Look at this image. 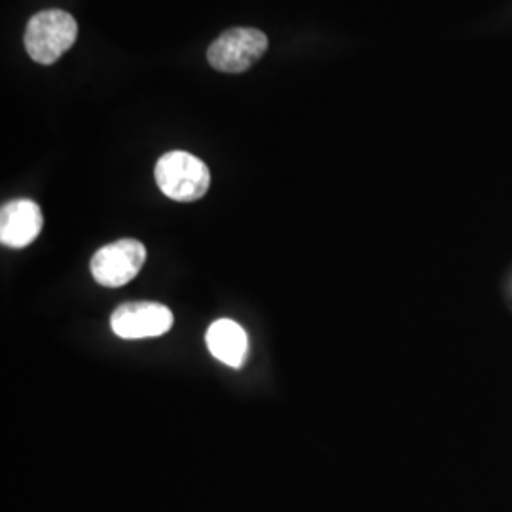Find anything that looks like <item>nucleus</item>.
I'll return each instance as SVG.
<instances>
[{
    "instance_id": "f257e3e1",
    "label": "nucleus",
    "mask_w": 512,
    "mask_h": 512,
    "mask_svg": "<svg viewBox=\"0 0 512 512\" xmlns=\"http://www.w3.org/2000/svg\"><path fill=\"white\" fill-rule=\"evenodd\" d=\"M154 177L158 188L175 202H196L207 194L211 184L209 167L194 154L183 150L164 154L156 164Z\"/></svg>"
},
{
    "instance_id": "f03ea898",
    "label": "nucleus",
    "mask_w": 512,
    "mask_h": 512,
    "mask_svg": "<svg viewBox=\"0 0 512 512\" xmlns=\"http://www.w3.org/2000/svg\"><path fill=\"white\" fill-rule=\"evenodd\" d=\"M76 37L78 25L71 14L63 10H44L29 19L25 31V48L33 61L52 65L73 48Z\"/></svg>"
},
{
    "instance_id": "7ed1b4c3",
    "label": "nucleus",
    "mask_w": 512,
    "mask_h": 512,
    "mask_svg": "<svg viewBox=\"0 0 512 512\" xmlns=\"http://www.w3.org/2000/svg\"><path fill=\"white\" fill-rule=\"evenodd\" d=\"M147 262V247L137 239H118L101 247L90 262L93 279L110 289L133 281Z\"/></svg>"
},
{
    "instance_id": "20e7f679",
    "label": "nucleus",
    "mask_w": 512,
    "mask_h": 512,
    "mask_svg": "<svg viewBox=\"0 0 512 512\" xmlns=\"http://www.w3.org/2000/svg\"><path fill=\"white\" fill-rule=\"evenodd\" d=\"M268 37L249 27H236L222 33L207 50L213 69L222 73H243L266 54Z\"/></svg>"
},
{
    "instance_id": "39448f33",
    "label": "nucleus",
    "mask_w": 512,
    "mask_h": 512,
    "mask_svg": "<svg viewBox=\"0 0 512 512\" xmlns=\"http://www.w3.org/2000/svg\"><path fill=\"white\" fill-rule=\"evenodd\" d=\"M173 327V313L158 302L122 304L110 317V329L124 340L162 336Z\"/></svg>"
},
{
    "instance_id": "423d86ee",
    "label": "nucleus",
    "mask_w": 512,
    "mask_h": 512,
    "mask_svg": "<svg viewBox=\"0 0 512 512\" xmlns=\"http://www.w3.org/2000/svg\"><path fill=\"white\" fill-rule=\"evenodd\" d=\"M42 211L33 200L4 203L0 211V241L6 247L23 249L42 232Z\"/></svg>"
},
{
    "instance_id": "0eeeda50",
    "label": "nucleus",
    "mask_w": 512,
    "mask_h": 512,
    "mask_svg": "<svg viewBox=\"0 0 512 512\" xmlns=\"http://www.w3.org/2000/svg\"><path fill=\"white\" fill-rule=\"evenodd\" d=\"M205 342L211 355L230 368H241L247 359L249 338L232 319L215 321L205 334Z\"/></svg>"
}]
</instances>
